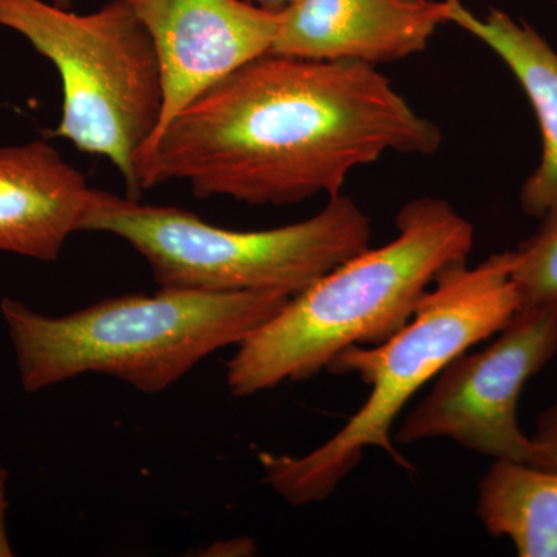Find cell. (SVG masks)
Listing matches in <instances>:
<instances>
[{"label":"cell","instance_id":"1","mask_svg":"<svg viewBox=\"0 0 557 557\" xmlns=\"http://www.w3.org/2000/svg\"><path fill=\"white\" fill-rule=\"evenodd\" d=\"M442 141L376 67L270 51L186 106L139 152L137 177L143 190L182 180L200 199L284 207L338 196L358 168Z\"/></svg>","mask_w":557,"mask_h":557},{"label":"cell","instance_id":"2","mask_svg":"<svg viewBox=\"0 0 557 557\" xmlns=\"http://www.w3.org/2000/svg\"><path fill=\"white\" fill-rule=\"evenodd\" d=\"M398 234L292 296L239 346L226 368L234 397L310 380L347 348L383 344L405 327L440 274L468 262L474 226L448 201L423 197L397 215Z\"/></svg>","mask_w":557,"mask_h":557},{"label":"cell","instance_id":"3","mask_svg":"<svg viewBox=\"0 0 557 557\" xmlns=\"http://www.w3.org/2000/svg\"><path fill=\"white\" fill-rule=\"evenodd\" d=\"M288 299L278 292L159 287L152 295L102 299L61 317L5 298L0 314L28 394L84 373L161 394L209 355L239 346Z\"/></svg>","mask_w":557,"mask_h":557},{"label":"cell","instance_id":"4","mask_svg":"<svg viewBox=\"0 0 557 557\" xmlns=\"http://www.w3.org/2000/svg\"><path fill=\"white\" fill-rule=\"evenodd\" d=\"M512 263L515 251H504L471 269L468 262L449 267L392 338L379 346L347 348L333 359L329 372L357 375L370 387L369 398L338 434L306 456L259 454L263 483L302 507L325 500L368 448L383 449L410 469L392 443L395 420L454 358L493 338L515 318L520 304Z\"/></svg>","mask_w":557,"mask_h":557},{"label":"cell","instance_id":"5","mask_svg":"<svg viewBox=\"0 0 557 557\" xmlns=\"http://www.w3.org/2000/svg\"><path fill=\"white\" fill-rule=\"evenodd\" d=\"M79 231L112 234L149 263L159 287L298 295L370 247L369 215L338 194L313 218L281 228H219L175 207L91 189Z\"/></svg>","mask_w":557,"mask_h":557},{"label":"cell","instance_id":"6","mask_svg":"<svg viewBox=\"0 0 557 557\" xmlns=\"http://www.w3.org/2000/svg\"><path fill=\"white\" fill-rule=\"evenodd\" d=\"M0 27L60 73L62 115L51 135L112 161L126 197L141 199L137 159L159 126L163 84L152 38L129 3L78 14L46 0H0Z\"/></svg>","mask_w":557,"mask_h":557},{"label":"cell","instance_id":"7","mask_svg":"<svg viewBox=\"0 0 557 557\" xmlns=\"http://www.w3.org/2000/svg\"><path fill=\"white\" fill-rule=\"evenodd\" d=\"M557 355V306L519 310L483 350L458 355L403 418L398 443L449 438L494 460L539 468L533 438L518 421L520 394Z\"/></svg>","mask_w":557,"mask_h":557},{"label":"cell","instance_id":"8","mask_svg":"<svg viewBox=\"0 0 557 557\" xmlns=\"http://www.w3.org/2000/svg\"><path fill=\"white\" fill-rule=\"evenodd\" d=\"M126 2L148 28L163 84L159 126L149 141L209 87L270 53L282 25V10L244 0Z\"/></svg>","mask_w":557,"mask_h":557},{"label":"cell","instance_id":"9","mask_svg":"<svg viewBox=\"0 0 557 557\" xmlns=\"http://www.w3.org/2000/svg\"><path fill=\"white\" fill-rule=\"evenodd\" d=\"M448 11L446 0H296L271 53L376 67L426 50Z\"/></svg>","mask_w":557,"mask_h":557},{"label":"cell","instance_id":"10","mask_svg":"<svg viewBox=\"0 0 557 557\" xmlns=\"http://www.w3.org/2000/svg\"><path fill=\"white\" fill-rule=\"evenodd\" d=\"M91 189L47 139L0 146V251L54 262Z\"/></svg>","mask_w":557,"mask_h":557},{"label":"cell","instance_id":"11","mask_svg":"<svg viewBox=\"0 0 557 557\" xmlns=\"http://www.w3.org/2000/svg\"><path fill=\"white\" fill-rule=\"evenodd\" d=\"M446 2L450 24L482 40L507 64L536 115L542 159L520 189L522 211L539 220L557 214V51L534 28L504 11L493 9L479 17L460 0Z\"/></svg>","mask_w":557,"mask_h":557},{"label":"cell","instance_id":"12","mask_svg":"<svg viewBox=\"0 0 557 557\" xmlns=\"http://www.w3.org/2000/svg\"><path fill=\"white\" fill-rule=\"evenodd\" d=\"M478 515L520 557H557V471L496 460L479 483Z\"/></svg>","mask_w":557,"mask_h":557},{"label":"cell","instance_id":"13","mask_svg":"<svg viewBox=\"0 0 557 557\" xmlns=\"http://www.w3.org/2000/svg\"><path fill=\"white\" fill-rule=\"evenodd\" d=\"M512 281L519 310L557 306V214L542 219L536 233L515 249Z\"/></svg>","mask_w":557,"mask_h":557},{"label":"cell","instance_id":"14","mask_svg":"<svg viewBox=\"0 0 557 557\" xmlns=\"http://www.w3.org/2000/svg\"><path fill=\"white\" fill-rule=\"evenodd\" d=\"M531 438L537 448L539 468L557 471V403L539 417L536 434Z\"/></svg>","mask_w":557,"mask_h":557},{"label":"cell","instance_id":"15","mask_svg":"<svg viewBox=\"0 0 557 557\" xmlns=\"http://www.w3.org/2000/svg\"><path fill=\"white\" fill-rule=\"evenodd\" d=\"M9 469L0 463V557L14 556L13 545H11V539L9 533Z\"/></svg>","mask_w":557,"mask_h":557},{"label":"cell","instance_id":"16","mask_svg":"<svg viewBox=\"0 0 557 557\" xmlns=\"http://www.w3.org/2000/svg\"><path fill=\"white\" fill-rule=\"evenodd\" d=\"M54 5L62 7V9H70L72 7V0H50Z\"/></svg>","mask_w":557,"mask_h":557},{"label":"cell","instance_id":"17","mask_svg":"<svg viewBox=\"0 0 557 557\" xmlns=\"http://www.w3.org/2000/svg\"><path fill=\"white\" fill-rule=\"evenodd\" d=\"M262 2H276V3H293L296 2V0H262Z\"/></svg>","mask_w":557,"mask_h":557}]
</instances>
